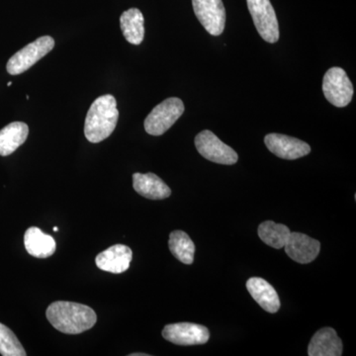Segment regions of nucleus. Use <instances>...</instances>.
<instances>
[{"label":"nucleus","instance_id":"obj_1","mask_svg":"<svg viewBox=\"0 0 356 356\" xmlns=\"http://www.w3.org/2000/svg\"><path fill=\"white\" fill-rule=\"evenodd\" d=\"M46 315L56 330L67 334L88 331L97 321V316L90 307L74 302H54L47 309Z\"/></svg>","mask_w":356,"mask_h":356},{"label":"nucleus","instance_id":"obj_2","mask_svg":"<svg viewBox=\"0 0 356 356\" xmlns=\"http://www.w3.org/2000/svg\"><path fill=\"white\" fill-rule=\"evenodd\" d=\"M119 119L117 102L113 95L100 96L91 104L86 123L84 135L93 144L102 142L114 132Z\"/></svg>","mask_w":356,"mask_h":356},{"label":"nucleus","instance_id":"obj_3","mask_svg":"<svg viewBox=\"0 0 356 356\" xmlns=\"http://www.w3.org/2000/svg\"><path fill=\"white\" fill-rule=\"evenodd\" d=\"M181 99L170 97L156 105L145 120V130L152 136H161L170 129L184 113Z\"/></svg>","mask_w":356,"mask_h":356},{"label":"nucleus","instance_id":"obj_4","mask_svg":"<svg viewBox=\"0 0 356 356\" xmlns=\"http://www.w3.org/2000/svg\"><path fill=\"white\" fill-rule=\"evenodd\" d=\"M54 47H55V40L51 37H40L9 58L6 65L7 72L11 76L23 74L39 62L42 58L48 55L53 50Z\"/></svg>","mask_w":356,"mask_h":356},{"label":"nucleus","instance_id":"obj_5","mask_svg":"<svg viewBox=\"0 0 356 356\" xmlns=\"http://www.w3.org/2000/svg\"><path fill=\"white\" fill-rule=\"evenodd\" d=\"M323 92L325 99L334 106H348L353 96V86L350 77L341 67H332L323 79Z\"/></svg>","mask_w":356,"mask_h":356},{"label":"nucleus","instance_id":"obj_6","mask_svg":"<svg viewBox=\"0 0 356 356\" xmlns=\"http://www.w3.org/2000/svg\"><path fill=\"white\" fill-rule=\"evenodd\" d=\"M255 28L267 43L280 40V24L270 0H247Z\"/></svg>","mask_w":356,"mask_h":356},{"label":"nucleus","instance_id":"obj_7","mask_svg":"<svg viewBox=\"0 0 356 356\" xmlns=\"http://www.w3.org/2000/svg\"><path fill=\"white\" fill-rule=\"evenodd\" d=\"M195 146L203 158L213 163L232 165L238 161V154L209 130L202 131L196 136Z\"/></svg>","mask_w":356,"mask_h":356},{"label":"nucleus","instance_id":"obj_8","mask_svg":"<svg viewBox=\"0 0 356 356\" xmlns=\"http://www.w3.org/2000/svg\"><path fill=\"white\" fill-rule=\"evenodd\" d=\"M194 13L206 31L220 36L226 25V9L222 0H192Z\"/></svg>","mask_w":356,"mask_h":356},{"label":"nucleus","instance_id":"obj_9","mask_svg":"<svg viewBox=\"0 0 356 356\" xmlns=\"http://www.w3.org/2000/svg\"><path fill=\"white\" fill-rule=\"evenodd\" d=\"M163 339L177 346H197L209 341L207 327L193 323H177L165 325L163 330Z\"/></svg>","mask_w":356,"mask_h":356},{"label":"nucleus","instance_id":"obj_10","mask_svg":"<svg viewBox=\"0 0 356 356\" xmlns=\"http://www.w3.org/2000/svg\"><path fill=\"white\" fill-rule=\"evenodd\" d=\"M267 149L278 158L297 159L310 154L311 147L303 140L282 134H268L264 138Z\"/></svg>","mask_w":356,"mask_h":356},{"label":"nucleus","instance_id":"obj_11","mask_svg":"<svg viewBox=\"0 0 356 356\" xmlns=\"http://www.w3.org/2000/svg\"><path fill=\"white\" fill-rule=\"evenodd\" d=\"M284 248L292 261L307 264L315 261L320 254L321 243L305 234L291 233Z\"/></svg>","mask_w":356,"mask_h":356},{"label":"nucleus","instance_id":"obj_12","mask_svg":"<svg viewBox=\"0 0 356 356\" xmlns=\"http://www.w3.org/2000/svg\"><path fill=\"white\" fill-rule=\"evenodd\" d=\"M133 259L132 250L127 245H112L96 257L98 268L107 273L119 274L125 273L130 267Z\"/></svg>","mask_w":356,"mask_h":356},{"label":"nucleus","instance_id":"obj_13","mask_svg":"<svg viewBox=\"0 0 356 356\" xmlns=\"http://www.w3.org/2000/svg\"><path fill=\"white\" fill-rule=\"evenodd\" d=\"M310 356H341L343 341L332 327H323L312 337L308 346Z\"/></svg>","mask_w":356,"mask_h":356},{"label":"nucleus","instance_id":"obj_14","mask_svg":"<svg viewBox=\"0 0 356 356\" xmlns=\"http://www.w3.org/2000/svg\"><path fill=\"white\" fill-rule=\"evenodd\" d=\"M133 187L143 197L152 200H161L170 197L172 194L170 187L161 178L154 173H134Z\"/></svg>","mask_w":356,"mask_h":356},{"label":"nucleus","instance_id":"obj_15","mask_svg":"<svg viewBox=\"0 0 356 356\" xmlns=\"http://www.w3.org/2000/svg\"><path fill=\"white\" fill-rule=\"evenodd\" d=\"M247 289L257 304L268 313H276L280 308L277 292L266 280L259 277L250 278Z\"/></svg>","mask_w":356,"mask_h":356},{"label":"nucleus","instance_id":"obj_16","mask_svg":"<svg viewBox=\"0 0 356 356\" xmlns=\"http://www.w3.org/2000/svg\"><path fill=\"white\" fill-rule=\"evenodd\" d=\"M24 245L28 254L37 259H47L55 254L56 241L46 235L37 227H31L25 232Z\"/></svg>","mask_w":356,"mask_h":356},{"label":"nucleus","instance_id":"obj_17","mask_svg":"<svg viewBox=\"0 0 356 356\" xmlns=\"http://www.w3.org/2000/svg\"><path fill=\"white\" fill-rule=\"evenodd\" d=\"M29 127L23 122H13L0 130V156H7L27 140Z\"/></svg>","mask_w":356,"mask_h":356},{"label":"nucleus","instance_id":"obj_18","mask_svg":"<svg viewBox=\"0 0 356 356\" xmlns=\"http://www.w3.org/2000/svg\"><path fill=\"white\" fill-rule=\"evenodd\" d=\"M120 27L129 43L140 44L145 37V18L138 8L124 11L120 17Z\"/></svg>","mask_w":356,"mask_h":356},{"label":"nucleus","instance_id":"obj_19","mask_svg":"<svg viewBox=\"0 0 356 356\" xmlns=\"http://www.w3.org/2000/svg\"><path fill=\"white\" fill-rule=\"evenodd\" d=\"M290 234L291 232L287 226L273 221L261 222L259 227V236L262 242L276 250L285 247Z\"/></svg>","mask_w":356,"mask_h":356},{"label":"nucleus","instance_id":"obj_20","mask_svg":"<svg viewBox=\"0 0 356 356\" xmlns=\"http://www.w3.org/2000/svg\"><path fill=\"white\" fill-rule=\"evenodd\" d=\"M168 247L170 252L182 264H191L193 262L195 245L184 232L173 231L170 235Z\"/></svg>","mask_w":356,"mask_h":356},{"label":"nucleus","instance_id":"obj_21","mask_svg":"<svg viewBox=\"0 0 356 356\" xmlns=\"http://www.w3.org/2000/svg\"><path fill=\"white\" fill-rule=\"evenodd\" d=\"M0 355L3 356L27 355L22 344L18 341L17 337L9 327L1 323H0Z\"/></svg>","mask_w":356,"mask_h":356},{"label":"nucleus","instance_id":"obj_22","mask_svg":"<svg viewBox=\"0 0 356 356\" xmlns=\"http://www.w3.org/2000/svg\"><path fill=\"white\" fill-rule=\"evenodd\" d=\"M131 356H147L146 353H133Z\"/></svg>","mask_w":356,"mask_h":356},{"label":"nucleus","instance_id":"obj_23","mask_svg":"<svg viewBox=\"0 0 356 356\" xmlns=\"http://www.w3.org/2000/svg\"><path fill=\"white\" fill-rule=\"evenodd\" d=\"M53 229H54V232H58V227H55V228H54Z\"/></svg>","mask_w":356,"mask_h":356},{"label":"nucleus","instance_id":"obj_24","mask_svg":"<svg viewBox=\"0 0 356 356\" xmlns=\"http://www.w3.org/2000/svg\"><path fill=\"white\" fill-rule=\"evenodd\" d=\"M13 86V83H11V81H10V83H7V86Z\"/></svg>","mask_w":356,"mask_h":356}]
</instances>
